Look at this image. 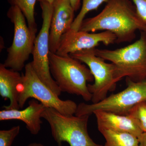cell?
Returning a JSON list of instances; mask_svg holds the SVG:
<instances>
[{
  "label": "cell",
  "mask_w": 146,
  "mask_h": 146,
  "mask_svg": "<svg viewBox=\"0 0 146 146\" xmlns=\"http://www.w3.org/2000/svg\"><path fill=\"white\" fill-rule=\"evenodd\" d=\"M138 30L146 31V26L131 0H109L100 13L84 19L79 30L89 33L109 31L116 36L117 43L132 42Z\"/></svg>",
  "instance_id": "obj_1"
},
{
  "label": "cell",
  "mask_w": 146,
  "mask_h": 146,
  "mask_svg": "<svg viewBox=\"0 0 146 146\" xmlns=\"http://www.w3.org/2000/svg\"><path fill=\"white\" fill-rule=\"evenodd\" d=\"M50 71L61 92L81 96L85 101H91L88 82L94 80L86 65L70 55L61 56L50 52Z\"/></svg>",
  "instance_id": "obj_2"
},
{
  "label": "cell",
  "mask_w": 146,
  "mask_h": 146,
  "mask_svg": "<svg viewBox=\"0 0 146 146\" xmlns=\"http://www.w3.org/2000/svg\"><path fill=\"white\" fill-rule=\"evenodd\" d=\"M95 53L117 67L122 78L133 81L146 79V31H141L139 39L123 48L114 50L95 48Z\"/></svg>",
  "instance_id": "obj_3"
},
{
  "label": "cell",
  "mask_w": 146,
  "mask_h": 146,
  "mask_svg": "<svg viewBox=\"0 0 146 146\" xmlns=\"http://www.w3.org/2000/svg\"><path fill=\"white\" fill-rule=\"evenodd\" d=\"M25 72L17 88L18 102L22 108L30 98L39 101L47 108H53L65 116L75 115L78 105L71 100H63L41 81L31 62L26 65Z\"/></svg>",
  "instance_id": "obj_4"
},
{
  "label": "cell",
  "mask_w": 146,
  "mask_h": 146,
  "mask_svg": "<svg viewBox=\"0 0 146 146\" xmlns=\"http://www.w3.org/2000/svg\"><path fill=\"white\" fill-rule=\"evenodd\" d=\"M90 115L65 116L53 108H47L42 118L48 122L52 134L58 146L66 142L70 146H104L95 143L88 133Z\"/></svg>",
  "instance_id": "obj_5"
},
{
  "label": "cell",
  "mask_w": 146,
  "mask_h": 146,
  "mask_svg": "<svg viewBox=\"0 0 146 146\" xmlns=\"http://www.w3.org/2000/svg\"><path fill=\"white\" fill-rule=\"evenodd\" d=\"M95 48L82 50L70 54L86 64L94 76V83L88 84L93 104L105 99L108 92L115 90L117 82L122 79L117 66L112 63H106L104 59L97 56Z\"/></svg>",
  "instance_id": "obj_6"
},
{
  "label": "cell",
  "mask_w": 146,
  "mask_h": 146,
  "mask_svg": "<svg viewBox=\"0 0 146 146\" xmlns=\"http://www.w3.org/2000/svg\"><path fill=\"white\" fill-rule=\"evenodd\" d=\"M127 87L117 94H112L99 102L78 105L75 115H91L98 110L127 115L131 110L138 104L146 102V79L135 82L126 78Z\"/></svg>",
  "instance_id": "obj_7"
},
{
  "label": "cell",
  "mask_w": 146,
  "mask_h": 146,
  "mask_svg": "<svg viewBox=\"0 0 146 146\" xmlns=\"http://www.w3.org/2000/svg\"><path fill=\"white\" fill-rule=\"evenodd\" d=\"M7 16L13 24L14 35L3 64L6 68L19 72L25 68V63L32 54L36 33L29 28L25 17L17 7L11 6Z\"/></svg>",
  "instance_id": "obj_8"
},
{
  "label": "cell",
  "mask_w": 146,
  "mask_h": 146,
  "mask_svg": "<svg viewBox=\"0 0 146 146\" xmlns=\"http://www.w3.org/2000/svg\"><path fill=\"white\" fill-rule=\"evenodd\" d=\"M42 10L43 23L42 28L34 42L32 52L33 67L41 81L51 89L58 96L60 91L50 71L49 53L50 29L53 12V5L45 2L40 3Z\"/></svg>",
  "instance_id": "obj_9"
},
{
  "label": "cell",
  "mask_w": 146,
  "mask_h": 146,
  "mask_svg": "<svg viewBox=\"0 0 146 146\" xmlns=\"http://www.w3.org/2000/svg\"><path fill=\"white\" fill-rule=\"evenodd\" d=\"M116 36L109 31L98 33L76 31L70 29L61 37L56 54L65 56L82 50L94 48L103 43L106 46L116 43Z\"/></svg>",
  "instance_id": "obj_10"
},
{
  "label": "cell",
  "mask_w": 146,
  "mask_h": 146,
  "mask_svg": "<svg viewBox=\"0 0 146 146\" xmlns=\"http://www.w3.org/2000/svg\"><path fill=\"white\" fill-rule=\"evenodd\" d=\"M50 29L49 48L56 53L61 37L71 29L74 20L75 11L69 0H55Z\"/></svg>",
  "instance_id": "obj_11"
},
{
  "label": "cell",
  "mask_w": 146,
  "mask_h": 146,
  "mask_svg": "<svg viewBox=\"0 0 146 146\" xmlns=\"http://www.w3.org/2000/svg\"><path fill=\"white\" fill-rule=\"evenodd\" d=\"M46 107L35 100L29 102L25 109H5L0 111V121L18 120L26 125L27 129L33 135L38 134L41 130L42 115Z\"/></svg>",
  "instance_id": "obj_12"
},
{
  "label": "cell",
  "mask_w": 146,
  "mask_h": 146,
  "mask_svg": "<svg viewBox=\"0 0 146 146\" xmlns=\"http://www.w3.org/2000/svg\"><path fill=\"white\" fill-rule=\"evenodd\" d=\"M96 119L98 129H109L127 132L138 138L143 133L133 118L129 115H122L108 111L98 110L94 112Z\"/></svg>",
  "instance_id": "obj_13"
},
{
  "label": "cell",
  "mask_w": 146,
  "mask_h": 146,
  "mask_svg": "<svg viewBox=\"0 0 146 146\" xmlns=\"http://www.w3.org/2000/svg\"><path fill=\"white\" fill-rule=\"evenodd\" d=\"M22 78L19 72L6 68L3 64L0 65V95L10 102L9 105L4 106L5 109H20L17 88Z\"/></svg>",
  "instance_id": "obj_14"
},
{
  "label": "cell",
  "mask_w": 146,
  "mask_h": 146,
  "mask_svg": "<svg viewBox=\"0 0 146 146\" xmlns=\"http://www.w3.org/2000/svg\"><path fill=\"white\" fill-rule=\"evenodd\" d=\"M106 143L104 146H140L138 137L131 133L99 129Z\"/></svg>",
  "instance_id": "obj_15"
},
{
  "label": "cell",
  "mask_w": 146,
  "mask_h": 146,
  "mask_svg": "<svg viewBox=\"0 0 146 146\" xmlns=\"http://www.w3.org/2000/svg\"><path fill=\"white\" fill-rule=\"evenodd\" d=\"M11 6L18 7L24 14L29 28L34 32H37V25L35 17V8L37 0H7Z\"/></svg>",
  "instance_id": "obj_16"
},
{
  "label": "cell",
  "mask_w": 146,
  "mask_h": 146,
  "mask_svg": "<svg viewBox=\"0 0 146 146\" xmlns=\"http://www.w3.org/2000/svg\"><path fill=\"white\" fill-rule=\"evenodd\" d=\"M82 5L80 11L74 19L71 29L74 31H79L84 17L89 11L96 10L104 3H107L109 0H82Z\"/></svg>",
  "instance_id": "obj_17"
},
{
  "label": "cell",
  "mask_w": 146,
  "mask_h": 146,
  "mask_svg": "<svg viewBox=\"0 0 146 146\" xmlns=\"http://www.w3.org/2000/svg\"><path fill=\"white\" fill-rule=\"evenodd\" d=\"M127 115L133 118L143 132H146V102L134 106Z\"/></svg>",
  "instance_id": "obj_18"
},
{
  "label": "cell",
  "mask_w": 146,
  "mask_h": 146,
  "mask_svg": "<svg viewBox=\"0 0 146 146\" xmlns=\"http://www.w3.org/2000/svg\"><path fill=\"white\" fill-rule=\"evenodd\" d=\"M20 131L19 125L13 127L8 130L0 131V146H11Z\"/></svg>",
  "instance_id": "obj_19"
},
{
  "label": "cell",
  "mask_w": 146,
  "mask_h": 146,
  "mask_svg": "<svg viewBox=\"0 0 146 146\" xmlns=\"http://www.w3.org/2000/svg\"><path fill=\"white\" fill-rule=\"evenodd\" d=\"M138 16L146 26V0H131Z\"/></svg>",
  "instance_id": "obj_20"
},
{
  "label": "cell",
  "mask_w": 146,
  "mask_h": 146,
  "mask_svg": "<svg viewBox=\"0 0 146 146\" xmlns=\"http://www.w3.org/2000/svg\"><path fill=\"white\" fill-rule=\"evenodd\" d=\"M75 11H77L81 5V0H69Z\"/></svg>",
  "instance_id": "obj_21"
},
{
  "label": "cell",
  "mask_w": 146,
  "mask_h": 146,
  "mask_svg": "<svg viewBox=\"0 0 146 146\" xmlns=\"http://www.w3.org/2000/svg\"><path fill=\"white\" fill-rule=\"evenodd\" d=\"M140 146H146V132H143L138 138Z\"/></svg>",
  "instance_id": "obj_22"
},
{
  "label": "cell",
  "mask_w": 146,
  "mask_h": 146,
  "mask_svg": "<svg viewBox=\"0 0 146 146\" xmlns=\"http://www.w3.org/2000/svg\"><path fill=\"white\" fill-rule=\"evenodd\" d=\"M55 1V0H37V1L39 2V3H47L52 5L53 4V3Z\"/></svg>",
  "instance_id": "obj_23"
},
{
  "label": "cell",
  "mask_w": 146,
  "mask_h": 146,
  "mask_svg": "<svg viewBox=\"0 0 146 146\" xmlns=\"http://www.w3.org/2000/svg\"><path fill=\"white\" fill-rule=\"evenodd\" d=\"M27 146H44L42 144L38 143H33L29 144Z\"/></svg>",
  "instance_id": "obj_24"
}]
</instances>
